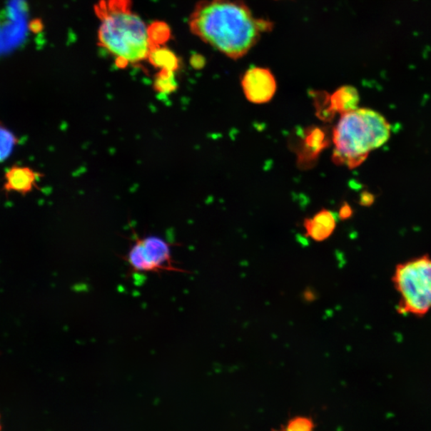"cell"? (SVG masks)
Here are the masks:
<instances>
[{
    "label": "cell",
    "instance_id": "6da1fadb",
    "mask_svg": "<svg viewBox=\"0 0 431 431\" xmlns=\"http://www.w3.org/2000/svg\"><path fill=\"white\" fill-rule=\"evenodd\" d=\"M191 31L233 60L243 58L274 24L255 18L242 0H201L188 19Z\"/></svg>",
    "mask_w": 431,
    "mask_h": 431
},
{
    "label": "cell",
    "instance_id": "7a4b0ae2",
    "mask_svg": "<svg viewBox=\"0 0 431 431\" xmlns=\"http://www.w3.org/2000/svg\"><path fill=\"white\" fill-rule=\"evenodd\" d=\"M94 12L100 22L98 45L118 69L147 61L151 50L148 26L133 11L132 0H99Z\"/></svg>",
    "mask_w": 431,
    "mask_h": 431
},
{
    "label": "cell",
    "instance_id": "3957f363",
    "mask_svg": "<svg viewBox=\"0 0 431 431\" xmlns=\"http://www.w3.org/2000/svg\"><path fill=\"white\" fill-rule=\"evenodd\" d=\"M392 126L378 112L362 108L342 114L334 128V163L349 169L360 166L370 152L385 145Z\"/></svg>",
    "mask_w": 431,
    "mask_h": 431
},
{
    "label": "cell",
    "instance_id": "277c9868",
    "mask_svg": "<svg viewBox=\"0 0 431 431\" xmlns=\"http://www.w3.org/2000/svg\"><path fill=\"white\" fill-rule=\"evenodd\" d=\"M392 283L399 295L400 314L422 318L431 310V257L422 255L400 263Z\"/></svg>",
    "mask_w": 431,
    "mask_h": 431
},
{
    "label": "cell",
    "instance_id": "5b68a950",
    "mask_svg": "<svg viewBox=\"0 0 431 431\" xmlns=\"http://www.w3.org/2000/svg\"><path fill=\"white\" fill-rule=\"evenodd\" d=\"M125 260L133 273H183L173 258L171 245L157 235L136 238Z\"/></svg>",
    "mask_w": 431,
    "mask_h": 431
},
{
    "label": "cell",
    "instance_id": "8992f818",
    "mask_svg": "<svg viewBox=\"0 0 431 431\" xmlns=\"http://www.w3.org/2000/svg\"><path fill=\"white\" fill-rule=\"evenodd\" d=\"M246 98L253 103H268L278 89L277 81L270 70L254 66L248 69L241 80Z\"/></svg>",
    "mask_w": 431,
    "mask_h": 431
},
{
    "label": "cell",
    "instance_id": "52a82bcc",
    "mask_svg": "<svg viewBox=\"0 0 431 431\" xmlns=\"http://www.w3.org/2000/svg\"><path fill=\"white\" fill-rule=\"evenodd\" d=\"M301 148L298 153V165L304 169L313 166L319 155L329 146V138L323 128L309 127L303 133Z\"/></svg>",
    "mask_w": 431,
    "mask_h": 431
},
{
    "label": "cell",
    "instance_id": "ba28073f",
    "mask_svg": "<svg viewBox=\"0 0 431 431\" xmlns=\"http://www.w3.org/2000/svg\"><path fill=\"white\" fill-rule=\"evenodd\" d=\"M43 174L30 167L13 166L5 174L4 191L6 193L15 192L26 195L37 187Z\"/></svg>",
    "mask_w": 431,
    "mask_h": 431
},
{
    "label": "cell",
    "instance_id": "9c48e42d",
    "mask_svg": "<svg viewBox=\"0 0 431 431\" xmlns=\"http://www.w3.org/2000/svg\"><path fill=\"white\" fill-rule=\"evenodd\" d=\"M304 226L308 237L315 241L321 242L331 237L336 227L335 214L322 210L313 218L305 219Z\"/></svg>",
    "mask_w": 431,
    "mask_h": 431
},
{
    "label": "cell",
    "instance_id": "30bf717a",
    "mask_svg": "<svg viewBox=\"0 0 431 431\" xmlns=\"http://www.w3.org/2000/svg\"><path fill=\"white\" fill-rule=\"evenodd\" d=\"M360 100L358 91L352 86H341L331 96L333 109L341 116L358 109Z\"/></svg>",
    "mask_w": 431,
    "mask_h": 431
},
{
    "label": "cell",
    "instance_id": "8fae6325",
    "mask_svg": "<svg viewBox=\"0 0 431 431\" xmlns=\"http://www.w3.org/2000/svg\"><path fill=\"white\" fill-rule=\"evenodd\" d=\"M147 61L158 71L169 70L177 72L181 67L180 59L176 54L166 45L151 49Z\"/></svg>",
    "mask_w": 431,
    "mask_h": 431
},
{
    "label": "cell",
    "instance_id": "7c38bea8",
    "mask_svg": "<svg viewBox=\"0 0 431 431\" xmlns=\"http://www.w3.org/2000/svg\"><path fill=\"white\" fill-rule=\"evenodd\" d=\"M153 90L160 96H170L176 92L178 84L176 80V72L169 70H159L154 76Z\"/></svg>",
    "mask_w": 431,
    "mask_h": 431
},
{
    "label": "cell",
    "instance_id": "4fadbf2b",
    "mask_svg": "<svg viewBox=\"0 0 431 431\" xmlns=\"http://www.w3.org/2000/svg\"><path fill=\"white\" fill-rule=\"evenodd\" d=\"M310 93L313 98L316 116L323 122H332L336 113L332 107L331 96L325 91H311Z\"/></svg>",
    "mask_w": 431,
    "mask_h": 431
},
{
    "label": "cell",
    "instance_id": "5bb4252c",
    "mask_svg": "<svg viewBox=\"0 0 431 431\" xmlns=\"http://www.w3.org/2000/svg\"><path fill=\"white\" fill-rule=\"evenodd\" d=\"M151 49L165 46L171 37L170 26L164 22H154L148 26Z\"/></svg>",
    "mask_w": 431,
    "mask_h": 431
},
{
    "label": "cell",
    "instance_id": "9a60e30c",
    "mask_svg": "<svg viewBox=\"0 0 431 431\" xmlns=\"http://www.w3.org/2000/svg\"><path fill=\"white\" fill-rule=\"evenodd\" d=\"M17 143L15 134L0 123V163L10 157Z\"/></svg>",
    "mask_w": 431,
    "mask_h": 431
},
{
    "label": "cell",
    "instance_id": "2e32d148",
    "mask_svg": "<svg viewBox=\"0 0 431 431\" xmlns=\"http://www.w3.org/2000/svg\"><path fill=\"white\" fill-rule=\"evenodd\" d=\"M315 423L311 417L296 416L289 420L280 431H314Z\"/></svg>",
    "mask_w": 431,
    "mask_h": 431
},
{
    "label": "cell",
    "instance_id": "e0dca14e",
    "mask_svg": "<svg viewBox=\"0 0 431 431\" xmlns=\"http://www.w3.org/2000/svg\"><path fill=\"white\" fill-rule=\"evenodd\" d=\"M353 214V208L348 204L343 205L339 212V218L341 220H347L352 217Z\"/></svg>",
    "mask_w": 431,
    "mask_h": 431
},
{
    "label": "cell",
    "instance_id": "ac0fdd59",
    "mask_svg": "<svg viewBox=\"0 0 431 431\" xmlns=\"http://www.w3.org/2000/svg\"><path fill=\"white\" fill-rule=\"evenodd\" d=\"M374 202V196L372 193L365 192L361 194L360 205L369 206L372 205Z\"/></svg>",
    "mask_w": 431,
    "mask_h": 431
},
{
    "label": "cell",
    "instance_id": "d6986e66",
    "mask_svg": "<svg viewBox=\"0 0 431 431\" xmlns=\"http://www.w3.org/2000/svg\"><path fill=\"white\" fill-rule=\"evenodd\" d=\"M191 64H192V66L194 67V69H201L206 64L205 59L202 58L200 56H194L192 59Z\"/></svg>",
    "mask_w": 431,
    "mask_h": 431
},
{
    "label": "cell",
    "instance_id": "ffe728a7",
    "mask_svg": "<svg viewBox=\"0 0 431 431\" xmlns=\"http://www.w3.org/2000/svg\"><path fill=\"white\" fill-rule=\"evenodd\" d=\"M41 26L42 24L39 21V20H35V21L31 23L30 29L32 31L37 32L38 31L42 29Z\"/></svg>",
    "mask_w": 431,
    "mask_h": 431
},
{
    "label": "cell",
    "instance_id": "44dd1931",
    "mask_svg": "<svg viewBox=\"0 0 431 431\" xmlns=\"http://www.w3.org/2000/svg\"><path fill=\"white\" fill-rule=\"evenodd\" d=\"M2 429V426H1V420H0V431H1Z\"/></svg>",
    "mask_w": 431,
    "mask_h": 431
}]
</instances>
